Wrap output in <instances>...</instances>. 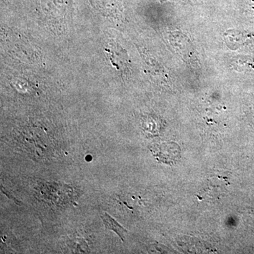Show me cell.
Instances as JSON below:
<instances>
[{"label": "cell", "instance_id": "obj_2", "mask_svg": "<svg viewBox=\"0 0 254 254\" xmlns=\"http://www.w3.org/2000/svg\"><path fill=\"white\" fill-rule=\"evenodd\" d=\"M248 37L247 35L243 34L242 32L237 31H228L225 33V42L229 46V48H232L234 47V49H237V47L242 45L247 41Z\"/></svg>", "mask_w": 254, "mask_h": 254}, {"label": "cell", "instance_id": "obj_1", "mask_svg": "<svg viewBox=\"0 0 254 254\" xmlns=\"http://www.w3.org/2000/svg\"><path fill=\"white\" fill-rule=\"evenodd\" d=\"M101 218L107 229L115 232L122 240L124 241L125 240V235L127 233V230L123 227H122L116 220H114L111 216H110L108 214L105 213V212L101 213Z\"/></svg>", "mask_w": 254, "mask_h": 254}]
</instances>
